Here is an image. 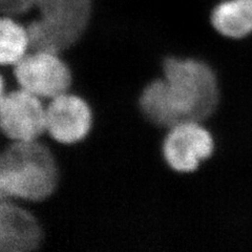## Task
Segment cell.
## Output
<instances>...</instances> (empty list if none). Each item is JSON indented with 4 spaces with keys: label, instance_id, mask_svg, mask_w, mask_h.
I'll return each mask as SVG.
<instances>
[{
    "label": "cell",
    "instance_id": "obj_8",
    "mask_svg": "<svg viewBox=\"0 0 252 252\" xmlns=\"http://www.w3.org/2000/svg\"><path fill=\"white\" fill-rule=\"evenodd\" d=\"M43 230L36 217L10 199L0 204V251L33 252L40 248Z\"/></svg>",
    "mask_w": 252,
    "mask_h": 252
},
{
    "label": "cell",
    "instance_id": "obj_3",
    "mask_svg": "<svg viewBox=\"0 0 252 252\" xmlns=\"http://www.w3.org/2000/svg\"><path fill=\"white\" fill-rule=\"evenodd\" d=\"M163 79L181 122H204L220 104L218 76L208 63L200 59L167 57L162 63Z\"/></svg>",
    "mask_w": 252,
    "mask_h": 252
},
{
    "label": "cell",
    "instance_id": "obj_6",
    "mask_svg": "<svg viewBox=\"0 0 252 252\" xmlns=\"http://www.w3.org/2000/svg\"><path fill=\"white\" fill-rule=\"evenodd\" d=\"M45 119L41 98L23 89L1 94L0 127L12 142L38 140L45 132Z\"/></svg>",
    "mask_w": 252,
    "mask_h": 252
},
{
    "label": "cell",
    "instance_id": "obj_2",
    "mask_svg": "<svg viewBox=\"0 0 252 252\" xmlns=\"http://www.w3.org/2000/svg\"><path fill=\"white\" fill-rule=\"evenodd\" d=\"M58 184L56 159L39 140L12 142L0 156L1 199L42 202L53 195Z\"/></svg>",
    "mask_w": 252,
    "mask_h": 252
},
{
    "label": "cell",
    "instance_id": "obj_10",
    "mask_svg": "<svg viewBox=\"0 0 252 252\" xmlns=\"http://www.w3.org/2000/svg\"><path fill=\"white\" fill-rule=\"evenodd\" d=\"M139 108L145 119L158 127L170 128L181 122L163 78L155 79L143 89L139 97Z\"/></svg>",
    "mask_w": 252,
    "mask_h": 252
},
{
    "label": "cell",
    "instance_id": "obj_7",
    "mask_svg": "<svg viewBox=\"0 0 252 252\" xmlns=\"http://www.w3.org/2000/svg\"><path fill=\"white\" fill-rule=\"evenodd\" d=\"M93 121L88 102L67 92L52 99L46 106L45 132L60 144H76L89 136Z\"/></svg>",
    "mask_w": 252,
    "mask_h": 252
},
{
    "label": "cell",
    "instance_id": "obj_11",
    "mask_svg": "<svg viewBox=\"0 0 252 252\" xmlns=\"http://www.w3.org/2000/svg\"><path fill=\"white\" fill-rule=\"evenodd\" d=\"M31 50L30 35L27 26L16 18L2 15L0 21V62L12 65L19 62Z\"/></svg>",
    "mask_w": 252,
    "mask_h": 252
},
{
    "label": "cell",
    "instance_id": "obj_5",
    "mask_svg": "<svg viewBox=\"0 0 252 252\" xmlns=\"http://www.w3.org/2000/svg\"><path fill=\"white\" fill-rule=\"evenodd\" d=\"M214 152V137L198 121H183L168 128L162 144L164 161L179 173L195 171Z\"/></svg>",
    "mask_w": 252,
    "mask_h": 252
},
{
    "label": "cell",
    "instance_id": "obj_4",
    "mask_svg": "<svg viewBox=\"0 0 252 252\" xmlns=\"http://www.w3.org/2000/svg\"><path fill=\"white\" fill-rule=\"evenodd\" d=\"M13 73L20 89L41 99H54L68 92L72 70L59 54L33 51L14 65Z\"/></svg>",
    "mask_w": 252,
    "mask_h": 252
},
{
    "label": "cell",
    "instance_id": "obj_1",
    "mask_svg": "<svg viewBox=\"0 0 252 252\" xmlns=\"http://www.w3.org/2000/svg\"><path fill=\"white\" fill-rule=\"evenodd\" d=\"M0 9L14 18L35 11L36 17L27 26L31 50L60 55L89 28L93 0H0Z\"/></svg>",
    "mask_w": 252,
    "mask_h": 252
},
{
    "label": "cell",
    "instance_id": "obj_9",
    "mask_svg": "<svg viewBox=\"0 0 252 252\" xmlns=\"http://www.w3.org/2000/svg\"><path fill=\"white\" fill-rule=\"evenodd\" d=\"M210 20L222 36L245 38L252 34V0H223L212 10Z\"/></svg>",
    "mask_w": 252,
    "mask_h": 252
}]
</instances>
